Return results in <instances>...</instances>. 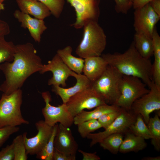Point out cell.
Returning <instances> with one entry per match:
<instances>
[{
    "instance_id": "cell-36",
    "label": "cell",
    "mask_w": 160,
    "mask_h": 160,
    "mask_svg": "<svg viewBox=\"0 0 160 160\" xmlns=\"http://www.w3.org/2000/svg\"><path fill=\"white\" fill-rule=\"evenodd\" d=\"M76 155H73L60 151L55 148L53 160H76Z\"/></svg>"
},
{
    "instance_id": "cell-40",
    "label": "cell",
    "mask_w": 160,
    "mask_h": 160,
    "mask_svg": "<svg viewBox=\"0 0 160 160\" xmlns=\"http://www.w3.org/2000/svg\"><path fill=\"white\" fill-rule=\"evenodd\" d=\"M149 3L155 12L160 17V0H153Z\"/></svg>"
},
{
    "instance_id": "cell-35",
    "label": "cell",
    "mask_w": 160,
    "mask_h": 160,
    "mask_svg": "<svg viewBox=\"0 0 160 160\" xmlns=\"http://www.w3.org/2000/svg\"><path fill=\"white\" fill-rule=\"evenodd\" d=\"M14 157L12 143L7 145L0 151V160H14Z\"/></svg>"
},
{
    "instance_id": "cell-28",
    "label": "cell",
    "mask_w": 160,
    "mask_h": 160,
    "mask_svg": "<svg viewBox=\"0 0 160 160\" xmlns=\"http://www.w3.org/2000/svg\"><path fill=\"white\" fill-rule=\"evenodd\" d=\"M58 124L53 126L52 135L48 142L42 149L37 154V158L42 160H53L55 149L54 140L57 132Z\"/></svg>"
},
{
    "instance_id": "cell-31",
    "label": "cell",
    "mask_w": 160,
    "mask_h": 160,
    "mask_svg": "<svg viewBox=\"0 0 160 160\" xmlns=\"http://www.w3.org/2000/svg\"><path fill=\"white\" fill-rule=\"evenodd\" d=\"M44 4L49 9L51 14L56 18H59L63 9L64 0H35Z\"/></svg>"
},
{
    "instance_id": "cell-23",
    "label": "cell",
    "mask_w": 160,
    "mask_h": 160,
    "mask_svg": "<svg viewBox=\"0 0 160 160\" xmlns=\"http://www.w3.org/2000/svg\"><path fill=\"white\" fill-rule=\"evenodd\" d=\"M133 41L137 50L143 57L150 59L153 55V44L152 38L143 34L135 33Z\"/></svg>"
},
{
    "instance_id": "cell-8",
    "label": "cell",
    "mask_w": 160,
    "mask_h": 160,
    "mask_svg": "<svg viewBox=\"0 0 160 160\" xmlns=\"http://www.w3.org/2000/svg\"><path fill=\"white\" fill-rule=\"evenodd\" d=\"M136 115L130 111L123 109L114 121L105 130L97 133H90L87 138L91 140L90 146L92 147L99 143L108 136L116 133L124 135L127 132L130 126L135 121Z\"/></svg>"
},
{
    "instance_id": "cell-1",
    "label": "cell",
    "mask_w": 160,
    "mask_h": 160,
    "mask_svg": "<svg viewBox=\"0 0 160 160\" xmlns=\"http://www.w3.org/2000/svg\"><path fill=\"white\" fill-rule=\"evenodd\" d=\"M43 65L41 59L32 44L27 42L16 45L13 61L0 64V70L5 77L0 90L9 95L21 89L29 76L40 72Z\"/></svg>"
},
{
    "instance_id": "cell-33",
    "label": "cell",
    "mask_w": 160,
    "mask_h": 160,
    "mask_svg": "<svg viewBox=\"0 0 160 160\" xmlns=\"http://www.w3.org/2000/svg\"><path fill=\"white\" fill-rule=\"evenodd\" d=\"M19 130L20 128L18 126H8L0 128V147L12 135Z\"/></svg>"
},
{
    "instance_id": "cell-20",
    "label": "cell",
    "mask_w": 160,
    "mask_h": 160,
    "mask_svg": "<svg viewBox=\"0 0 160 160\" xmlns=\"http://www.w3.org/2000/svg\"><path fill=\"white\" fill-rule=\"evenodd\" d=\"M121 108L115 105L105 104L99 106L91 111L84 110L74 117L73 124L77 125L87 120H97L103 115L117 111Z\"/></svg>"
},
{
    "instance_id": "cell-22",
    "label": "cell",
    "mask_w": 160,
    "mask_h": 160,
    "mask_svg": "<svg viewBox=\"0 0 160 160\" xmlns=\"http://www.w3.org/2000/svg\"><path fill=\"white\" fill-rule=\"evenodd\" d=\"M72 49L70 46L59 49L57 54L65 64L71 71L78 74L82 73L84 59L76 57L72 54Z\"/></svg>"
},
{
    "instance_id": "cell-14",
    "label": "cell",
    "mask_w": 160,
    "mask_h": 160,
    "mask_svg": "<svg viewBox=\"0 0 160 160\" xmlns=\"http://www.w3.org/2000/svg\"><path fill=\"white\" fill-rule=\"evenodd\" d=\"M48 71L52 73V77L48 81L49 85H61L65 87L67 86L66 81L70 76H72L73 71L70 69L56 53L51 60L46 64L43 65L39 72L43 74Z\"/></svg>"
},
{
    "instance_id": "cell-7",
    "label": "cell",
    "mask_w": 160,
    "mask_h": 160,
    "mask_svg": "<svg viewBox=\"0 0 160 160\" xmlns=\"http://www.w3.org/2000/svg\"><path fill=\"white\" fill-rule=\"evenodd\" d=\"M41 95L45 103V106L42 109L45 122L52 127L59 122L65 127H71L73 124L74 117L68 111L66 104L63 103L57 106H53L50 104L52 98L49 92H43Z\"/></svg>"
},
{
    "instance_id": "cell-3",
    "label": "cell",
    "mask_w": 160,
    "mask_h": 160,
    "mask_svg": "<svg viewBox=\"0 0 160 160\" xmlns=\"http://www.w3.org/2000/svg\"><path fill=\"white\" fill-rule=\"evenodd\" d=\"M83 38L77 46L76 53L83 59L100 56L107 44V37L103 29L95 20H89L83 27Z\"/></svg>"
},
{
    "instance_id": "cell-5",
    "label": "cell",
    "mask_w": 160,
    "mask_h": 160,
    "mask_svg": "<svg viewBox=\"0 0 160 160\" xmlns=\"http://www.w3.org/2000/svg\"><path fill=\"white\" fill-rule=\"evenodd\" d=\"M122 76L116 69L108 65L102 74L91 83V87L106 104L114 105L120 95Z\"/></svg>"
},
{
    "instance_id": "cell-29",
    "label": "cell",
    "mask_w": 160,
    "mask_h": 160,
    "mask_svg": "<svg viewBox=\"0 0 160 160\" xmlns=\"http://www.w3.org/2000/svg\"><path fill=\"white\" fill-rule=\"evenodd\" d=\"M77 130L81 136L83 138L87 137L88 134L102 128L97 119H91L78 124Z\"/></svg>"
},
{
    "instance_id": "cell-19",
    "label": "cell",
    "mask_w": 160,
    "mask_h": 160,
    "mask_svg": "<svg viewBox=\"0 0 160 160\" xmlns=\"http://www.w3.org/2000/svg\"><path fill=\"white\" fill-rule=\"evenodd\" d=\"M20 10L34 17L44 20L51 14L49 8L41 2L35 0H16Z\"/></svg>"
},
{
    "instance_id": "cell-26",
    "label": "cell",
    "mask_w": 160,
    "mask_h": 160,
    "mask_svg": "<svg viewBox=\"0 0 160 160\" xmlns=\"http://www.w3.org/2000/svg\"><path fill=\"white\" fill-rule=\"evenodd\" d=\"M15 47L13 42L7 41L4 36L0 35V64L13 61Z\"/></svg>"
},
{
    "instance_id": "cell-27",
    "label": "cell",
    "mask_w": 160,
    "mask_h": 160,
    "mask_svg": "<svg viewBox=\"0 0 160 160\" xmlns=\"http://www.w3.org/2000/svg\"><path fill=\"white\" fill-rule=\"evenodd\" d=\"M129 131L135 135L145 140L151 138L148 126L140 114L136 115L135 121L130 126Z\"/></svg>"
},
{
    "instance_id": "cell-15",
    "label": "cell",
    "mask_w": 160,
    "mask_h": 160,
    "mask_svg": "<svg viewBox=\"0 0 160 160\" xmlns=\"http://www.w3.org/2000/svg\"><path fill=\"white\" fill-rule=\"evenodd\" d=\"M13 15L20 23L21 26L28 30L33 40L36 42H40L42 34L47 29L44 20L33 18L19 9L15 10Z\"/></svg>"
},
{
    "instance_id": "cell-34",
    "label": "cell",
    "mask_w": 160,
    "mask_h": 160,
    "mask_svg": "<svg viewBox=\"0 0 160 160\" xmlns=\"http://www.w3.org/2000/svg\"><path fill=\"white\" fill-rule=\"evenodd\" d=\"M114 1L115 3V9L118 13L126 14L132 7V3L130 0Z\"/></svg>"
},
{
    "instance_id": "cell-42",
    "label": "cell",
    "mask_w": 160,
    "mask_h": 160,
    "mask_svg": "<svg viewBox=\"0 0 160 160\" xmlns=\"http://www.w3.org/2000/svg\"><path fill=\"white\" fill-rule=\"evenodd\" d=\"M4 9V6L3 3H0V13Z\"/></svg>"
},
{
    "instance_id": "cell-9",
    "label": "cell",
    "mask_w": 160,
    "mask_h": 160,
    "mask_svg": "<svg viewBox=\"0 0 160 160\" xmlns=\"http://www.w3.org/2000/svg\"><path fill=\"white\" fill-rule=\"evenodd\" d=\"M148 92L135 100L130 111L134 114L140 115L146 124L150 119V114L160 110V89L153 82Z\"/></svg>"
},
{
    "instance_id": "cell-25",
    "label": "cell",
    "mask_w": 160,
    "mask_h": 160,
    "mask_svg": "<svg viewBox=\"0 0 160 160\" xmlns=\"http://www.w3.org/2000/svg\"><path fill=\"white\" fill-rule=\"evenodd\" d=\"M159 114L151 118L147 124L151 136V143L156 150L160 151V119Z\"/></svg>"
},
{
    "instance_id": "cell-37",
    "label": "cell",
    "mask_w": 160,
    "mask_h": 160,
    "mask_svg": "<svg viewBox=\"0 0 160 160\" xmlns=\"http://www.w3.org/2000/svg\"><path fill=\"white\" fill-rule=\"evenodd\" d=\"M78 152L83 156V160H100V157L97 155V152L89 153L81 149L78 150Z\"/></svg>"
},
{
    "instance_id": "cell-6",
    "label": "cell",
    "mask_w": 160,
    "mask_h": 160,
    "mask_svg": "<svg viewBox=\"0 0 160 160\" xmlns=\"http://www.w3.org/2000/svg\"><path fill=\"white\" fill-rule=\"evenodd\" d=\"M137 77L122 75L120 84V95L114 105L130 111L134 101L149 92V89Z\"/></svg>"
},
{
    "instance_id": "cell-4",
    "label": "cell",
    "mask_w": 160,
    "mask_h": 160,
    "mask_svg": "<svg viewBox=\"0 0 160 160\" xmlns=\"http://www.w3.org/2000/svg\"><path fill=\"white\" fill-rule=\"evenodd\" d=\"M23 92L21 89L9 95L3 93L0 98V128L28 124L21 110Z\"/></svg>"
},
{
    "instance_id": "cell-41",
    "label": "cell",
    "mask_w": 160,
    "mask_h": 160,
    "mask_svg": "<svg viewBox=\"0 0 160 160\" xmlns=\"http://www.w3.org/2000/svg\"><path fill=\"white\" fill-rule=\"evenodd\" d=\"M142 160H160V156H158L155 157L146 156L143 157Z\"/></svg>"
},
{
    "instance_id": "cell-30",
    "label": "cell",
    "mask_w": 160,
    "mask_h": 160,
    "mask_svg": "<svg viewBox=\"0 0 160 160\" xmlns=\"http://www.w3.org/2000/svg\"><path fill=\"white\" fill-rule=\"evenodd\" d=\"M12 143L14 153V160H27L28 154L23 135H20L16 136L13 140Z\"/></svg>"
},
{
    "instance_id": "cell-12",
    "label": "cell",
    "mask_w": 160,
    "mask_h": 160,
    "mask_svg": "<svg viewBox=\"0 0 160 160\" xmlns=\"http://www.w3.org/2000/svg\"><path fill=\"white\" fill-rule=\"evenodd\" d=\"M134 14L133 25L135 33L143 34L152 38L160 17L155 12L149 3L135 9Z\"/></svg>"
},
{
    "instance_id": "cell-2",
    "label": "cell",
    "mask_w": 160,
    "mask_h": 160,
    "mask_svg": "<svg viewBox=\"0 0 160 160\" xmlns=\"http://www.w3.org/2000/svg\"><path fill=\"white\" fill-rule=\"evenodd\" d=\"M108 65L124 75L140 79L149 88L153 83L152 64L150 59L141 56L133 41L123 53L115 52L102 54Z\"/></svg>"
},
{
    "instance_id": "cell-39",
    "label": "cell",
    "mask_w": 160,
    "mask_h": 160,
    "mask_svg": "<svg viewBox=\"0 0 160 160\" xmlns=\"http://www.w3.org/2000/svg\"><path fill=\"white\" fill-rule=\"evenodd\" d=\"M153 0H133L132 7L135 9L142 7Z\"/></svg>"
},
{
    "instance_id": "cell-38",
    "label": "cell",
    "mask_w": 160,
    "mask_h": 160,
    "mask_svg": "<svg viewBox=\"0 0 160 160\" xmlns=\"http://www.w3.org/2000/svg\"><path fill=\"white\" fill-rule=\"evenodd\" d=\"M10 32L9 26L5 21L0 19V35L5 36Z\"/></svg>"
},
{
    "instance_id": "cell-13",
    "label": "cell",
    "mask_w": 160,
    "mask_h": 160,
    "mask_svg": "<svg viewBox=\"0 0 160 160\" xmlns=\"http://www.w3.org/2000/svg\"><path fill=\"white\" fill-rule=\"evenodd\" d=\"M35 126L38 133L34 137L28 138L26 132L22 135L28 155L38 153L48 142L52 132L53 126L48 125L44 120L39 121L36 123Z\"/></svg>"
},
{
    "instance_id": "cell-18",
    "label": "cell",
    "mask_w": 160,
    "mask_h": 160,
    "mask_svg": "<svg viewBox=\"0 0 160 160\" xmlns=\"http://www.w3.org/2000/svg\"><path fill=\"white\" fill-rule=\"evenodd\" d=\"M84 60L82 72L91 83L102 74L108 65L101 55L88 57Z\"/></svg>"
},
{
    "instance_id": "cell-44",
    "label": "cell",
    "mask_w": 160,
    "mask_h": 160,
    "mask_svg": "<svg viewBox=\"0 0 160 160\" xmlns=\"http://www.w3.org/2000/svg\"><path fill=\"white\" fill-rule=\"evenodd\" d=\"M130 1L132 2V1L133 0H130Z\"/></svg>"
},
{
    "instance_id": "cell-24",
    "label": "cell",
    "mask_w": 160,
    "mask_h": 160,
    "mask_svg": "<svg viewBox=\"0 0 160 160\" xmlns=\"http://www.w3.org/2000/svg\"><path fill=\"white\" fill-rule=\"evenodd\" d=\"M124 134L116 133L111 135L103 139L99 143L104 149L114 154L119 152L120 147L123 140Z\"/></svg>"
},
{
    "instance_id": "cell-43",
    "label": "cell",
    "mask_w": 160,
    "mask_h": 160,
    "mask_svg": "<svg viewBox=\"0 0 160 160\" xmlns=\"http://www.w3.org/2000/svg\"><path fill=\"white\" fill-rule=\"evenodd\" d=\"M6 0H0V3H3V2Z\"/></svg>"
},
{
    "instance_id": "cell-16",
    "label": "cell",
    "mask_w": 160,
    "mask_h": 160,
    "mask_svg": "<svg viewBox=\"0 0 160 160\" xmlns=\"http://www.w3.org/2000/svg\"><path fill=\"white\" fill-rule=\"evenodd\" d=\"M55 148L65 153L76 155L78 145L69 127L59 124L54 140Z\"/></svg>"
},
{
    "instance_id": "cell-11",
    "label": "cell",
    "mask_w": 160,
    "mask_h": 160,
    "mask_svg": "<svg viewBox=\"0 0 160 160\" xmlns=\"http://www.w3.org/2000/svg\"><path fill=\"white\" fill-rule=\"evenodd\" d=\"M74 8L76 18L73 24L76 29L82 28L89 20L97 21L100 14V0H66Z\"/></svg>"
},
{
    "instance_id": "cell-32",
    "label": "cell",
    "mask_w": 160,
    "mask_h": 160,
    "mask_svg": "<svg viewBox=\"0 0 160 160\" xmlns=\"http://www.w3.org/2000/svg\"><path fill=\"white\" fill-rule=\"evenodd\" d=\"M123 109L121 108L117 111L105 113L99 118L97 120L102 128L105 129L112 123L121 113Z\"/></svg>"
},
{
    "instance_id": "cell-17",
    "label": "cell",
    "mask_w": 160,
    "mask_h": 160,
    "mask_svg": "<svg viewBox=\"0 0 160 160\" xmlns=\"http://www.w3.org/2000/svg\"><path fill=\"white\" fill-rule=\"evenodd\" d=\"M72 76L75 78L76 82L72 87L65 88L59 86H52V92L60 97L63 103L66 104L71 97L91 87V82L84 74L73 72Z\"/></svg>"
},
{
    "instance_id": "cell-21",
    "label": "cell",
    "mask_w": 160,
    "mask_h": 160,
    "mask_svg": "<svg viewBox=\"0 0 160 160\" xmlns=\"http://www.w3.org/2000/svg\"><path fill=\"white\" fill-rule=\"evenodd\" d=\"M125 136L120 147L119 152L125 153L130 152H138L145 149L147 144L145 139L136 135L129 131Z\"/></svg>"
},
{
    "instance_id": "cell-10",
    "label": "cell",
    "mask_w": 160,
    "mask_h": 160,
    "mask_svg": "<svg viewBox=\"0 0 160 160\" xmlns=\"http://www.w3.org/2000/svg\"><path fill=\"white\" fill-rule=\"evenodd\" d=\"M105 104L91 87L71 97L66 104L68 111L74 117L85 109H91Z\"/></svg>"
}]
</instances>
